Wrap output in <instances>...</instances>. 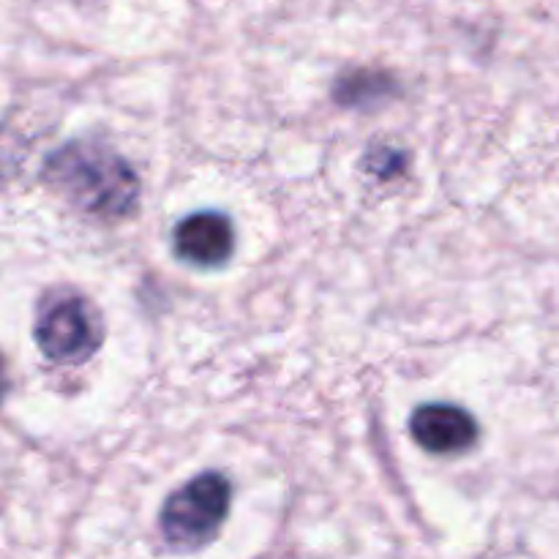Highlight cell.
Returning <instances> with one entry per match:
<instances>
[{"label": "cell", "instance_id": "3", "mask_svg": "<svg viewBox=\"0 0 559 559\" xmlns=\"http://www.w3.org/2000/svg\"><path fill=\"white\" fill-rule=\"evenodd\" d=\"M36 344L49 360L76 366L91 358L104 338L96 309L80 295H58L36 317Z\"/></svg>", "mask_w": 559, "mask_h": 559}, {"label": "cell", "instance_id": "2", "mask_svg": "<svg viewBox=\"0 0 559 559\" xmlns=\"http://www.w3.org/2000/svg\"><path fill=\"white\" fill-rule=\"evenodd\" d=\"M233 506V484L222 473H202L167 497L158 530L169 549L189 551L211 544Z\"/></svg>", "mask_w": 559, "mask_h": 559}, {"label": "cell", "instance_id": "5", "mask_svg": "<svg viewBox=\"0 0 559 559\" xmlns=\"http://www.w3.org/2000/svg\"><path fill=\"white\" fill-rule=\"evenodd\" d=\"M175 254L197 267H216L233 257L235 229L224 213L202 211L178 222L173 233Z\"/></svg>", "mask_w": 559, "mask_h": 559}, {"label": "cell", "instance_id": "1", "mask_svg": "<svg viewBox=\"0 0 559 559\" xmlns=\"http://www.w3.org/2000/svg\"><path fill=\"white\" fill-rule=\"evenodd\" d=\"M44 178L71 205L91 216L120 218L134 211L140 180L115 151L91 142H69L44 164Z\"/></svg>", "mask_w": 559, "mask_h": 559}, {"label": "cell", "instance_id": "4", "mask_svg": "<svg viewBox=\"0 0 559 559\" xmlns=\"http://www.w3.org/2000/svg\"><path fill=\"white\" fill-rule=\"evenodd\" d=\"M413 440L435 456H456L478 442V424L456 404H420L409 418Z\"/></svg>", "mask_w": 559, "mask_h": 559}]
</instances>
